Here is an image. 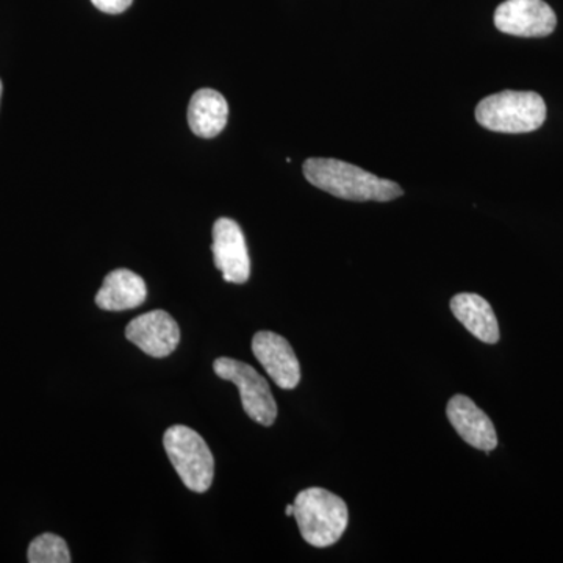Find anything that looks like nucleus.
I'll list each match as a JSON object with an SVG mask.
<instances>
[{"instance_id": "nucleus-16", "label": "nucleus", "mask_w": 563, "mask_h": 563, "mask_svg": "<svg viewBox=\"0 0 563 563\" xmlns=\"http://www.w3.org/2000/svg\"><path fill=\"white\" fill-rule=\"evenodd\" d=\"M285 514H287L288 517H292V515H295V506H287V509H285Z\"/></svg>"}, {"instance_id": "nucleus-14", "label": "nucleus", "mask_w": 563, "mask_h": 563, "mask_svg": "<svg viewBox=\"0 0 563 563\" xmlns=\"http://www.w3.org/2000/svg\"><path fill=\"white\" fill-rule=\"evenodd\" d=\"M27 561L31 563H69L68 544L55 533H43V536L36 537L29 547Z\"/></svg>"}, {"instance_id": "nucleus-11", "label": "nucleus", "mask_w": 563, "mask_h": 563, "mask_svg": "<svg viewBox=\"0 0 563 563\" xmlns=\"http://www.w3.org/2000/svg\"><path fill=\"white\" fill-rule=\"evenodd\" d=\"M146 282L131 269H114L103 280L101 290L96 295L99 309L107 312L132 310L146 301Z\"/></svg>"}, {"instance_id": "nucleus-4", "label": "nucleus", "mask_w": 563, "mask_h": 563, "mask_svg": "<svg viewBox=\"0 0 563 563\" xmlns=\"http://www.w3.org/2000/svg\"><path fill=\"white\" fill-rule=\"evenodd\" d=\"M166 454L188 490L206 493L213 484L214 459L209 444L187 426H173L163 437Z\"/></svg>"}, {"instance_id": "nucleus-9", "label": "nucleus", "mask_w": 563, "mask_h": 563, "mask_svg": "<svg viewBox=\"0 0 563 563\" xmlns=\"http://www.w3.org/2000/svg\"><path fill=\"white\" fill-rule=\"evenodd\" d=\"M252 352L277 387L292 390L301 383V365L284 336L276 332H257L252 339Z\"/></svg>"}, {"instance_id": "nucleus-8", "label": "nucleus", "mask_w": 563, "mask_h": 563, "mask_svg": "<svg viewBox=\"0 0 563 563\" xmlns=\"http://www.w3.org/2000/svg\"><path fill=\"white\" fill-rule=\"evenodd\" d=\"M125 336L144 354L163 358L172 355L179 346L180 329L172 314L165 310H154L129 322Z\"/></svg>"}, {"instance_id": "nucleus-13", "label": "nucleus", "mask_w": 563, "mask_h": 563, "mask_svg": "<svg viewBox=\"0 0 563 563\" xmlns=\"http://www.w3.org/2000/svg\"><path fill=\"white\" fill-rule=\"evenodd\" d=\"M451 312L466 331L487 344L498 343L499 325L490 303L474 292H461L451 299Z\"/></svg>"}, {"instance_id": "nucleus-10", "label": "nucleus", "mask_w": 563, "mask_h": 563, "mask_svg": "<svg viewBox=\"0 0 563 563\" xmlns=\"http://www.w3.org/2000/svg\"><path fill=\"white\" fill-rule=\"evenodd\" d=\"M446 415L455 432L470 446L485 451V453H490L498 446V435H496V429L490 418L468 396L455 395L454 398H451V401L448 402Z\"/></svg>"}, {"instance_id": "nucleus-7", "label": "nucleus", "mask_w": 563, "mask_h": 563, "mask_svg": "<svg viewBox=\"0 0 563 563\" xmlns=\"http://www.w3.org/2000/svg\"><path fill=\"white\" fill-rule=\"evenodd\" d=\"M214 266L222 279L231 284H244L251 277V258L246 239L239 222L220 218L213 225Z\"/></svg>"}, {"instance_id": "nucleus-1", "label": "nucleus", "mask_w": 563, "mask_h": 563, "mask_svg": "<svg viewBox=\"0 0 563 563\" xmlns=\"http://www.w3.org/2000/svg\"><path fill=\"white\" fill-rule=\"evenodd\" d=\"M302 172L313 187L346 201L388 202L404 195L396 181L380 179L336 158H309L303 163Z\"/></svg>"}, {"instance_id": "nucleus-3", "label": "nucleus", "mask_w": 563, "mask_h": 563, "mask_svg": "<svg viewBox=\"0 0 563 563\" xmlns=\"http://www.w3.org/2000/svg\"><path fill=\"white\" fill-rule=\"evenodd\" d=\"M547 103L533 91H501L483 99L476 107V121L499 133H528L542 128Z\"/></svg>"}, {"instance_id": "nucleus-5", "label": "nucleus", "mask_w": 563, "mask_h": 563, "mask_svg": "<svg viewBox=\"0 0 563 563\" xmlns=\"http://www.w3.org/2000/svg\"><path fill=\"white\" fill-rule=\"evenodd\" d=\"M214 373L222 380L239 387L244 412L258 424L273 426L277 418V404L265 377L247 363L221 357L213 363Z\"/></svg>"}, {"instance_id": "nucleus-15", "label": "nucleus", "mask_w": 563, "mask_h": 563, "mask_svg": "<svg viewBox=\"0 0 563 563\" xmlns=\"http://www.w3.org/2000/svg\"><path fill=\"white\" fill-rule=\"evenodd\" d=\"M91 2L102 13L120 14L132 5L133 0H91Z\"/></svg>"}, {"instance_id": "nucleus-2", "label": "nucleus", "mask_w": 563, "mask_h": 563, "mask_svg": "<svg viewBox=\"0 0 563 563\" xmlns=\"http://www.w3.org/2000/svg\"><path fill=\"white\" fill-rule=\"evenodd\" d=\"M296 523L302 539L314 548L332 547L342 539L350 521L346 503L324 488H307L296 496Z\"/></svg>"}, {"instance_id": "nucleus-17", "label": "nucleus", "mask_w": 563, "mask_h": 563, "mask_svg": "<svg viewBox=\"0 0 563 563\" xmlns=\"http://www.w3.org/2000/svg\"><path fill=\"white\" fill-rule=\"evenodd\" d=\"M2 90H3V88H2V80H0V99H2Z\"/></svg>"}, {"instance_id": "nucleus-6", "label": "nucleus", "mask_w": 563, "mask_h": 563, "mask_svg": "<svg viewBox=\"0 0 563 563\" xmlns=\"http://www.w3.org/2000/svg\"><path fill=\"white\" fill-rule=\"evenodd\" d=\"M499 32L521 38H543L558 25L554 10L543 0H506L495 11Z\"/></svg>"}, {"instance_id": "nucleus-12", "label": "nucleus", "mask_w": 563, "mask_h": 563, "mask_svg": "<svg viewBox=\"0 0 563 563\" xmlns=\"http://www.w3.org/2000/svg\"><path fill=\"white\" fill-rule=\"evenodd\" d=\"M229 106L221 92L202 88L192 95L188 107V124L196 136L214 139L228 124Z\"/></svg>"}]
</instances>
